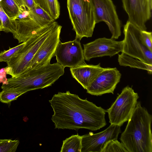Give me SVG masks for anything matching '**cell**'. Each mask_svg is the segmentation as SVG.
Returning <instances> with one entry per match:
<instances>
[{
  "mask_svg": "<svg viewBox=\"0 0 152 152\" xmlns=\"http://www.w3.org/2000/svg\"><path fill=\"white\" fill-rule=\"evenodd\" d=\"M49 102L55 129L96 131L107 124L106 110L69 91L54 94Z\"/></svg>",
  "mask_w": 152,
  "mask_h": 152,
  "instance_id": "6da1fadb",
  "label": "cell"
},
{
  "mask_svg": "<svg viewBox=\"0 0 152 152\" xmlns=\"http://www.w3.org/2000/svg\"><path fill=\"white\" fill-rule=\"evenodd\" d=\"M152 116L137 102L120 140L128 152H152Z\"/></svg>",
  "mask_w": 152,
  "mask_h": 152,
  "instance_id": "7a4b0ae2",
  "label": "cell"
},
{
  "mask_svg": "<svg viewBox=\"0 0 152 152\" xmlns=\"http://www.w3.org/2000/svg\"><path fill=\"white\" fill-rule=\"evenodd\" d=\"M64 68L58 63L25 71L18 76L7 78L2 90L24 94L51 86L64 72Z\"/></svg>",
  "mask_w": 152,
  "mask_h": 152,
  "instance_id": "3957f363",
  "label": "cell"
},
{
  "mask_svg": "<svg viewBox=\"0 0 152 152\" xmlns=\"http://www.w3.org/2000/svg\"><path fill=\"white\" fill-rule=\"evenodd\" d=\"M58 24L55 21L42 27L26 41L23 48L6 62L7 74L15 77L25 71L38 48Z\"/></svg>",
  "mask_w": 152,
  "mask_h": 152,
  "instance_id": "277c9868",
  "label": "cell"
},
{
  "mask_svg": "<svg viewBox=\"0 0 152 152\" xmlns=\"http://www.w3.org/2000/svg\"><path fill=\"white\" fill-rule=\"evenodd\" d=\"M67 7L75 39L91 37L96 24L91 0H67Z\"/></svg>",
  "mask_w": 152,
  "mask_h": 152,
  "instance_id": "5b68a950",
  "label": "cell"
},
{
  "mask_svg": "<svg viewBox=\"0 0 152 152\" xmlns=\"http://www.w3.org/2000/svg\"><path fill=\"white\" fill-rule=\"evenodd\" d=\"M139 98L132 87L127 86L118 95L110 107L106 110L110 124L121 126L128 121L137 105Z\"/></svg>",
  "mask_w": 152,
  "mask_h": 152,
  "instance_id": "8992f818",
  "label": "cell"
},
{
  "mask_svg": "<svg viewBox=\"0 0 152 152\" xmlns=\"http://www.w3.org/2000/svg\"><path fill=\"white\" fill-rule=\"evenodd\" d=\"M141 31L129 20L124 25L122 52L144 63L152 65V52L142 43Z\"/></svg>",
  "mask_w": 152,
  "mask_h": 152,
  "instance_id": "52a82bcc",
  "label": "cell"
},
{
  "mask_svg": "<svg viewBox=\"0 0 152 152\" xmlns=\"http://www.w3.org/2000/svg\"><path fill=\"white\" fill-rule=\"evenodd\" d=\"M96 23L104 22L112 34L111 38L118 39L121 34V22L112 0H91Z\"/></svg>",
  "mask_w": 152,
  "mask_h": 152,
  "instance_id": "ba28073f",
  "label": "cell"
},
{
  "mask_svg": "<svg viewBox=\"0 0 152 152\" xmlns=\"http://www.w3.org/2000/svg\"><path fill=\"white\" fill-rule=\"evenodd\" d=\"M54 56L57 62L64 68L86 64L80 40L77 39L64 43L60 42L57 46Z\"/></svg>",
  "mask_w": 152,
  "mask_h": 152,
  "instance_id": "9c48e42d",
  "label": "cell"
},
{
  "mask_svg": "<svg viewBox=\"0 0 152 152\" xmlns=\"http://www.w3.org/2000/svg\"><path fill=\"white\" fill-rule=\"evenodd\" d=\"M61 28L62 26L58 24L56 26L38 48L28 68L24 72L50 63L51 58L54 56L57 46L60 42V36Z\"/></svg>",
  "mask_w": 152,
  "mask_h": 152,
  "instance_id": "30bf717a",
  "label": "cell"
},
{
  "mask_svg": "<svg viewBox=\"0 0 152 152\" xmlns=\"http://www.w3.org/2000/svg\"><path fill=\"white\" fill-rule=\"evenodd\" d=\"M129 22L142 31H146V22L151 17L150 0H122Z\"/></svg>",
  "mask_w": 152,
  "mask_h": 152,
  "instance_id": "8fae6325",
  "label": "cell"
},
{
  "mask_svg": "<svg viewBox=\"0 0 152 152\" xmlns=\"http://www.w3.org/2000/svg\"><path fill=\"white\" fill-rule=\"evenodd\" d=\"M121 75L115 67L105 68L87 87V92L96 96L107 93L113 94L117 84L120 81Z\"/></svg>",
  "mask_w": 152,
  "mask_h": 152,
  "instance_id": "7c38bea8",
  "label": "cell"
},
{
  "mask_svg": "<svg viewBox=\"0 0 152 152\" xmlns=\"http://www.w3.org/2000/svg\"><path fill=\"white\" fill-rule=\"evenodd\" d=\"M123 41H116L111 38H99L83 44L84 59L89 61L93 58L105 56H112L123 50Z\"/></svg>",
  "mask_w": 152,
  "mask_h": 152,
  "instance_id": "4fadbf2b",
  "label": "cell"
},
{
  "mask_svg": "<svg viewBox=\"0 0 152 152\" xmlns=\"http://www.w3.org/2000/svg\"><path fill=\"white\" fill-rule=\"evenodd\" d=\"M121 132V126L110 124L101 132L94 134L90 132L82 135L81 152H101L108 141L117 140Z\"/></svg>",
  "mask_w": 152,
  "mask_h": 152,
  "instance_id": "5bb4252c",
  "label": "cell"
},
{
  "mask_svg": "<svg viewBox=\"0 0 152 152\" xmlns=\"http://www.w3.org/2000/svg\"><path fill=\"white\" fill-rule=\"evenodd\" d=\"M105 68L99 63L96 65L86 64L75 67L70 68L72 77L86 89L97 76Z\"/></svg>",
  "mask_w": 152,
  "mask_h": 152,
  "instance_id": "9a60e30c",
  "label": "cell"
},
{
  "mask_svg": "<svg viewBox=\"0 0 152 152\" xmlns=\"http://www.w3.org/2000/svg\"><path fill=\"white\" fill-rule=\"evenodd\" d=\"M118 55V61L120 66L144 69L147 70L149 74H151L152 65L144 63L122 52Z\"/></svg>",
  "mask_w": 152,
  "mask_h": 152,
  "instance_id": "2e32d148",
  "label": "cell"
},
{
  "mask_svg": "<svg viewBox=\"0 0 152 152\" xmlns=\"http://www.w3.org/2000/svg\"><path fill=\"white\" fill-rule=\"evenodd\" d=\"M55 20L58 19L60 13V6L58 0H33Z\"/></svg>",
  "mask_w": 152,
  "mask_h": 152,
  "instance_id": "e0dca14e",
  "label": "cell"
},
{
  "mask_svg": "<svg viewBox=\"0 0 152 152\" xmlns=\"http://www.w3.org/2000/svg\"><path fill=\"white\" fill-rule=\"evenodd\" d=\"M82 136L72 135L63 141L60 152H81Z\"/></svg>",
  "mask_w": 152,
  "mask_h": 152,
  "instance_id": "ac0fdd59",
  "label": "cell"
},
{
  "mask_svg": "<svg viewBox=\"0 0 152 152\" xmlns=\"http://www.w3.org/2000/svg\"><path fill=\"white\" fill-rule=\"evenodd\" d=\"M0 7L12 20L15 19L20 11L19 7L15 0H1Z\"/></svg>",
  "mask_w": 152,
  "mask_h": 152,
  "instance_id": "d6986e66",
  "label": "cell"
},
{
  "mask_svg": "<svg viewBox=\"0 0 152 152\" xmlns=\"http://www.w3.org/2000/svg\"><path fill=\"white\" fill-rule=\"evenodd\" d=\"M0 19L1 21L2 31L6 32H10L13 35L16 32V27L14 20L10 18L0 7Z\"/></svg>",
  "mask_w": 152,
  "mask_h": 152,
  "instance_id": "ffe728a7",
  "label": "cell"
},
{
  "mask_svg": "<svg viewBox=\"0 0 152 152\" xmlns=\"http://www.w3.org/2000/svg\"><path fill=\"white\" fill-rule=\"evenodd\" d=\"M128 152L124 144L117 140H112L105 145L101 152Z\"/></svg>",
  "mask_w": 152,
  "mask_h": 152,
  "instance_id": "44dd1931",
  "label": "cell"
},
{
  "mask_svg": "<svg viewBox=\"0 0 152 152\" xmlns=\"http://www.w3.org/2000/svg\"><path fill=\"white\" fill-rule=\"evenodd\" d=\"M19 143L18 140H0V152H15Z\"/></svg>",
  "mask_w": 152,
  "mask_h": 152,
  "instance_id": "7402d4cb",
  "label": "cell"
},
{
  "mask_svg": "<svg viewBox=\"0 0 152 152\" xmlns=\"http://www.w3.org/2000/svg\"><path fill=\"white\" fill-rule=\"evenodd\" d=\"M26 42L0 53V62H6L16 55L24 46Z\"/></svg>",
  "mask_w": 152,
  "mask_h": 152,
  "instance_id": "603a6c76",
  "label": "cell"
},
{
  "mask_svg": "<svg viewBox=\"0 0 152 152\" xmlns=\"http://www.w3.org/2000/svg\"><path fill=\"white\" fill-rule=\"evenodd\" d=\"M23 93L2 90L0 92V101L1 102L8 104L17 99Z\"/></svg>",
  "mask_w": 152,
  "mask_h": 152,
  "instance_id": "cb8c5ba5",
  "label": "cell"
},
{
  "mask_svg": "<svg viewBox=\"0 0 152 152\" xmlns=\"http://www.w3.org/2000/svg\"><path fill=\"white\" fill-rule=\"evenodd\" d=\"M33 11L47 23H50L55 21L45 11L36 4Z\"/></svg>",
  "mask_w": 152,
  "mask_h": 152,
  "instance_id": "d4e9b609",
  "label": "cell"
},
{
  "mask_svg": "<svg viewBox=\"0 0 152 152\" xmlns=\"http://www.w3.org/2000/svg\"><path fill=\"white\" fill-rule=\"evenodd\" d=\"M141 39L142 43L152 52V32L141 31Z\"/></svg>",
  "mask_w": 152,
  "mask_h": 152,
  "instance_id": "484cf974",
  "label": "cell"
},
{
  "mask_svg": "<svg viewBox=\"0 0 152 152\" xmlns=\"http://www.w3.org/2000/svg\"><path fill=\"white\" fill-rule=\"evenodd\" d=\"M19 7L26 6L28 7L32 11L34 10L36 4L33 0H15Z\"/></svg>",
  "mask_w": 152,
  "mask_h": 152,
  "instance_id": "4316f807",
  "label": "cell"
},
{
  "mask_svg": "<svg viewBox=\"0 0 152 152\" xmlns=\"http://www.w3.org/2000/svg\"><path fill=\"white\" fill-rule=\"evenodd\" d=\"M7 74L5 68H3L0 69V83H2V84H6L7 83Z\"/></svg>",
  "mask_w": 152,
  "mask_h": 152,
  "instance_id": "83f0119b",
  "label": "cell"
},
{
  "mask_svg": "<svg viewBox=\"0 0 152 152\" xmlns=\"http://www.w3.org/2000/svg\"><path fill=\"white\" fill-rule=\"evenodd\" d=\"M3 29V26L1 21L0 19V32L2 31Z\"/></svg>",
  "mask_w": 152,
  "mask_h": 152,
  "instance_id": "f1b7e54d",
  "label": "cell"
},
{
  "mask_svg": "<svg viewBox=\"0 0 152 152\" xmlns=\"http://www.w3.org/2000/svg\"><path fill=\"white\" fill-rule=\"evenodd\" d=\"M1 0H0V1Z\"/></svg>",
  "mask_w": 152,
  "mask_h": 152,
  "instance_id": "f546056e",
  "label": "cell"
}]
</instances>
